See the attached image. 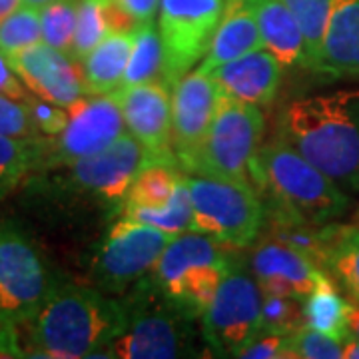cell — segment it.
<instances>
[{
	"mask_svg": "<svg viewBox=\"0 0 359 359\" xmlns=\"http://www.w3.org/2000/svg\"><path fill=\"white\" fill-rule=\"evenodd\" d=\"M252 186L262 196L266 214H280L311 226H327L349 208L337 182L283 138L257 148L252 160Z\"/></svg>",
	"mask_w": 359,
	"mask_h": 359,
	"instance_id": "3",
	"label": "cell"
},
{
	"mask_svg": "<svg viewBox=\"0 0 359 359\" xmlns=\"http://www.w3.org/2000/svg\"><path fill=\"white\" fill-rule=\"evenodd\" d=\"M156 162L166 160L150 152L132 134H122L108 148L66 166L65 184L74 192L90 194L98 202L122 210L136 176Z\"/></svg>",
	"mask_w": 359,
	"mask_h": 359,
	"instance_id": "13",
	"label": "cell"
},
{
	"mask_svg": "<svg viewBox=\"0 0 359 359\" xmlns=\"http://www.w3.org/2000/svg\"><path fill=\"white\" fill-rule=\"evenodd\" d=\"M184 182L192 200V231L240 250L256 242L266 224V205L250 182L188 174Z\"/></svg>",
	"mask_w": 359,
	"mask_h": 359,
	"instance_id": "5",
	"label": "cell"
},
{
	"mask_svg": "<svg viewBox=\"0 0 359 359\" xmlns=\"http://www.w3.org/2000/svg\"><path fill=\"white\" fill-rule=\"evenodd\" d=\"M252 269L262 295H287L297 299H306L325 273L309 257L269 236L256 245Z\"/></svg>",
	"mask_w": 359,
	"mask_h": 359,
	"instance_id": "17",
	"label": "cell"
},
{
	"mask_svg": "<svg viewBox=\"0 0 359 359\" xmlns=\"http://www.w3.org/2000/svg\"><path fill=\"white\" fill-rule=\"evenodd\" d=\"M30 94L46 102L70 108L86 96L80 65L68 54L39 42L30 48L4 56Z\"/></svg>",
	"mask_w": 359,
	"mask_h": 359,
	"instance_id": "14",
	"label": "cell"
},
{
	"mask_svg": "<svg viewBox=\"0 0 359 359\" xmlns=\"http://www.w3.org/2000/svg\"><path fill=\"white\" fill-rule=\"evenodd\" d=\"M321 269L330 273L347 294L359 302V228L327 226V250Z\"/></svg>",
	"mask_w": 359,
	"mask_h": 359,
	"instance_id": "23",
	"label": "cell"
},
{
	"mask_svg": "<svg viewBox=\"0 0 359 359\" xmlns=\"http://www.w3.org/2000/svg\"><path fill=\"white\" fill-rule=\"evenodd\" d=\"M108 32L110 30L104 18V0H78L76 28L68 56L80 65L88 56V52L102 42Z\"/></svg>",
	"mask_w": 359,
	"mask_h": 359,
	"instance_id": "30",
	"label": "cell"
},
{
	"mask_svg": "<svg viewBox=\"0 0 359 359\" xmlns=\"http://www.w3.org/2000/svg\"><path fill=\"white\" fill-rule=\"evenodd\" d=\"M124 330L108 346V358L170 359L192 355L196 320L170 299L156 280L142 278L122 299Z\"/></svg>",
	"mask_w": 359,
	"mask_h": 359,
	"instance_id": "4",
	"label": "cell"
},
{
	"mask_svg": "<svg viewBox=\"0 0 359 359\" xmlns=\"http://www.w3.org/2000/svg\"><path fill=\"white\" fill-rule=\"evenodd\" d=\"M347 327H349V334H353L359 337V302H349V308H347Z\"/></svg>",
	"mask_w": 359,
	"mask_h": 359,
	"instance_id": "41",
	"label": "cell"
},
{
	"mask_svg": "<svg viewBox=\"0 0 359 359\" xmlns=\"http://www.w3.org/2000/svg\"><path fill=\"white\" fill-rule=\"evenodd\" d=\"M257 25L262 46L271 52L283 68L306 66V40L294 13L283 0H259Z\"/></svg>",
	"mask_w": 359,
	"mask_h": 359,
	"instance_id": "21",
	"label": "cell"
},
{
	"mask_svg": "<svg viewBox=\"0 0 359 359\" xmlns=\"http://www.w3.org/2000/svg\"><path fill=\"white\" fill-rule=\"evenodd\" d=\"M42 42L40 8L20 4L0 22V52L13 54Z\"/></svg>",
	"mask_w": 359,
	"mask_h": 359,
	"instance_id": "32",
	"label": "cell"
},
{
	"mask_svg": "<svg viewBox=\"0 0 359 359\" xmlns=\"http://www.w3.org/2000/svg\"><path fill=\"white\" fill-rule=\"evenodd\" d=\"M114 92L130 134L158 158L178 164L172 148V88L154 80Z\"/></svg>",
	"mask_w": 359,
	"mask_h": 359,
	"instance_id": "15",
	"label": "cell"
},
{
	"mask_svg": "<svg viewBox=\"0 0 359 359\" xmlns=\"http://www.w3.org/2000/svg\"><path fill=\"white\" fill-rule=\"evenodd\" d=\"M262 134L264 114L259 106L219 92L204 142L182 168L188 174L218 176L252 184L250 170Z\"/></svg>",
	"mask_w": 359,
	"mask_h": 359,
	"instance_id": "7",
	"label": "cell"
},
{
	"mask_svg": "<svg viewBox=\"0 0 359 359\" xmlns=\"http://www.w3.org/2000/svg\"><path fill=\"white\" fill-rule=\"evenodd\" d=\"M52 2H56V0H22L25 6H34V8H42L46 4H52Z\"/></svg>",
	"mask_w": 359,
	"mask_h": 359,
	"instance_id": "44",
	"label": "cell"
},
{
	"mask_svg": "<svg viewBox=\"0 0 359 359\" xmlns=\"http://www.w3.org/2000/svg\"><path fill=\"white\" fill-rule=\"evenodd\" d=\"M20 4H22V0H0V22H2L8 14H13Z\"/></svg>",
	"mask_w": 359,
	"mask_h": 359,
	"instance_id": "43",
	"label": "cell"
},
{
	"mask_svg": "<svg viewBox=\"0 0 359 359\" xmlns=\"http://www.w3.org/2000/svg\"><path fill=\"white\" fill-rule=\"evenodd\" d=\"M26 102H28L32 118L36 122V128L40 130L42 136H54V134L62 132L66 124H68L70 114L62 106L46 102V100H42L39 96H30Z\"/></svg>",
	"mask_w": 359,
	"mask_h": 359,
	"instance_id": "37",
	"label": "cell"
},
{
	"mask_svg": "<svg viewBox=\"0 0 359 359\" xmlns=\"http://www.w3.org/2000/svg\"><path fill=\"white\" fill-rule=\"evenodd\" d=\"M68 114L70 118L62 132L40 138L36 174L70 166L86 156L108 148L122 134H126L116 92L86 94L68 108Z\"/></svg>",
	"mask_w": 359,
	"mask_h": 359,
	"instance_id": "8",
	"label": "cell"
},
{
	"mask_svg": "<svg viewBox=\"0 0 359 359\" xmlns=\"http://www.w3.org/2000/svg\"><path fill=\"white\" fill-rule=\"evenodd\" d=\"M231 252L204 233L184 231L164 248L152 268V278L170 299L200 318L238 259Z\"/></svg>",
	"mask_w": 359,
	"mask_h": 359,
	"instance_id": "6",
	"label": "cell"
},
{
	"mask_svg": "<svg viewBox=\"0 0 359 359\" xmlns=\"http://www.w3.org/2000/svg\"><path fill=\"white\" fill-rule=\"evenodd\" d=\"M0 136L36 138L42 136L28 108V102L0 94Z\"/></svg>",
	"mask_w": 359,
	"mask_h": 359,
	"instance_id": "35",
	"label": "cell"
},
{
	"mask_svg": "<svg viewBox=\"0 0 359 359\" xmlns=\"http://www.w3.org/2000/svg\"><path fill=\"white\" fill-rule=\"evenodd\" d=\"M262 290L240 259L224 278L218 294L200 316L212 355L240 358V351L262 327Z\"/></svg>",
	"mask_w": 359,
	"mask_h": 359,
	"instance_id": "9",
	"label": "cell"
},
{
	"mask_svg": "<svg viewBox=\"0 0 359 359\" xmlns=\"http://www.w3.org/2000/svg\"><path fill=\"white\" fill-rule=\"evenodd\" d=\"M0 355H22L18 347L16 325L0 313Z\"/></svg>",
	"mask_w": 359,
	"mask_h": 359,
	"instance_id": "40",
	"label": "cell"
},
{
	"mask_svg": "<svg viewBox=\"0 0 359 359\" xmlns=\"http://www.w3.org/2000/svg\"><path fill=\"white\" fill-rule=\"evenodd\" d=\"M280 132L330 178L359 188V90L292 100L283 108Z\"/></svg>",
	"mask_w": 359,
	"mask_h": 359,
	"instance_id": "1",
	"label": "cell"
},
{
	"mask_svg": "<svg viewBox=\"0 0 359 359\" xmlns=\"http://www.w3.org/2000/svg\"><path fill=\"white\" fill-rule=\"evenodd\" d=\"M287 8L294 13L302 34L306 40V68L313 72L320 58L325 25L330 18L334 0H283Z\"/></svg>",
	"mask_w": 359,
	"mask_h": 359,
	"instance_id": "29",
	"label": "cell"
},
{
	"mask_svg": "<svg viewBox=\"0 0 359 359\" xmlns=\"http://www.w3.org/2000/svg\"><path fill=\"white\" fill-rule=\"evenodd\" d=\"M122 216L136 219L140 224H148L152 228L178 236L184 231H192V200L188 194V186L184 182V174L172 200L158 208H144V205H122Z\"/></svg>",
	"mask_w": 359,
	"mask_h": 359,
	"instance_id": "25",
	"label": "cell"
},
{
	"mask_svg": "<svg viewBox=\"0 0 359 359\" xmlns=\"http://www.w3.org/2000/svg\"><path fill=\"white\" fill-rule=\"evenodd\" d=\"M122 302L98 287L76 283L52 285L39 313L32 318L34 355L54 359L98 358L124 330ZM108 355V351H106Z\"/></svg>",
	"mask_w": 359,
	"mask_h": 359,
	"instance_id": "2",
	"label": "cell"
},
{
	"mask_svg": "<svg viewBox=\"0 0 359 359\" xmlns=\"http://www.w3.org/2000/svg\"><path fill=\"white\" fill-rule=\"evenodd\" d=\"M290 359H341L344 349L341 341L332 335L311 330L308 325L295 330L287 335Z\"/></svg>",
	"mask_w": 359,
	"mask_h": 359,
	"instance_id": "34",
	"label": "cell"
},
{
	"mask_svg": "<svg viewBox=\"0 0 359 359\" xmlns=\"http://www.w3.org/2000/svg\"><path fill=\"white\" fill-rule=\"evenodd\" d=\"M164 70V50L160 30L154 20L142 22L134 30V46L130 54L128 66L120 86H136L144 82H154Z\"/></svg>",
	"mask_w": 359,
	"mask_h": 359,
	"instance_id": "26",
	"label": "cell"
},
{
	"mask_svg": "<svg viewBox=\"0 0 359 359\" xmlns=\"http://www.w3.org/2000/svg\"><path fill=\"white\" fill-rule=\"evenodd\" d=\"M180 180L182 174L176 170V164L170 162L150 164L136 176L126 194L124 204L144 205V208H158L168 204L178 188Z\"/></svg>",
	"mask_w": 359,
	"mask_h": 359,
	"instance_id": "28",
	"label": "cell"
},
{
	"mask_svg": "<svg viewBox=\"0 0 359 359\" xmlns=\"http://www.w3.org/2000/svg\"><path fill=\"white\" fill-rule=\"evenodd\" d=\"M0 94H6V96L16 98V100H22V102H26L30 98V94L22 86V80L11 68L8 60L4 58L2 52H0Z\"/></svg>",
	"mask_w": 359,
	"mask_h": 359,
	"instance_id": "38",
	"label": "cell"
},
{
	"mask_svg": "<svg viewBox=\"0 0 359 359\" xmlns=\"http://www.w3.org/2000/svg\"><path fill=\"white\" fill-rule=\"evenodd\" d=\"M160 2L162 0H116V4L128 16H132L138 25L154 20L156 11L160 8Z\"/></svg>",
	"mask_w": 359,
	"mask_h": 359,
	"instance_id": "39",
	"label": "cell"
},
{
	"mask_svg": "<svg viewBox=\"0 0 359 359\" xmlns=\"http://www.w3.org/2000/svg\"><path fill=\"white\" fill-rule=\"evenodd\" d=\"M174 236L126 216L106 231L94 256V282L104 294H124L148 276Z\"/></svg>",
	"mask_w": 359,
	"mask_h": 359,
	"instance_id": "10",
	"label": "cell"
},
{
	"mask_svg": "<svg viewBox=\"0 0 359 359\" xmlns=\"http://www.w3.org/2000/svg\"><path fill=\"white\" fill-rule=\"evenodd\" d=\"M39 250L13 222H0V313L8 321L30 323L50 292Z\"/></svg>",
	"mask_w": 359,
	"mask_h": 359,
	"instance_id": "12",
	"label": "cell"
},
{
	"mask_svg": "<svg viewBox=\"0 0 359 359\" xmlns=\"http://www.w3.org/2000/svg\"><path fill=\"white\" fill-rule=\"evenodd\" d=\"M341 349H344V359H359V337L349 334L341 341Z\"/></svg>",
	"mask_w": 359,
	"mask_h": 359,
	"instance_id": "42",
	"label": "cell"
},
{
	"mask_svg": "<svg viewBox=\"0 0 359 359\" xmlns=\"http://www.w3.org/2000/svg\"><path fill=\"white\" fill-rule=\"evenodd\" d=\"M78 0H56L40 8L42 42L56 50L70 54L76 28Z\"/></svg>",
	"mask_w": 359,
	"mask_h": 359,
	"instance_id": "31",
	"label": "cell"
},
{
	"mask_svg": "<svg viewBox=\"0 0 359 359\" xmlns=\"http://www.w3.org/2000/svg\"><path fill=\"white\" fill-rule=\"evenodd\" d=\"M282 72L283 66L271 52L257 48L214 68L210 76L222 94L256 106H266L280 90Z\"/></svg>",
	"mask_w": 359,
	"mask_h": 359,
	"instance_id": "18",
	"label": "cell"
},
{
	"mask_svg": "<svg viewBox=\"0 0 359 359\" xmlns=\"http://www.w3.org/2000/svg\"><path fill=\"white\" fill-rule=\"evenodd\" d=\"M287 335L259 327L256 335L248 341V346L240 351V358L245 359H290L287 351Z\"/></svg>",
	"mask_w": 359,
	"mask_h": 359,
	"instance_id": "36",
	"label": "cell"
},
{
	"mask_svg": "<svg viewBox=\"0 0 359 359\" xmlns=\"http://www.w3.org/2000/svg\"><path fill=\"white\" fill-rule=\"evenodd\" d=\"M316 74L330 80L359 78V0H334Z\"/></svg>",
	"mask_w": 359,
	"mask_h": 359,
	"instance_id": "19",
	"label": "cell"
},
{
	"mask_svg": "<svg viewBox=\"0 0 359 359\" xmlns=\"http://www.w3.org/2000/svg\"><path fill=\"white\" fill-rule=\"evenodd\" d=\"M134 46L132 32H108L80 62L86 94H110L120 88Z\"/></svg>",
	"mask_w": 359,
	"mask_h": 359,
	"instance_id": "22",
	"label": "cell"
},
{
	"mask_svg": "<svg viewBox=\"0 0 359 359\" xmlns=\"http://www.w3.org/2000/svg\"><path fill=\"white\" fill-rule=\"evenodd\" d=\"M347 308H349V302L339 295L330 276L323 273L318 285L313 287V292L304 299L306 325L311 330H318L321 334L332 335L337 341H344L349 335Z\"/></svg>",
	"mask_w": 359,
	"mask_h": 359,
	"instance_id": "24",
	"label": "cell"
},
{
	"mask_svg": "<svg viewBox=\"0 0 359 359\" xmlns=\"http://www.w3.org/2000/svg\"><path fill=\"white\" fill-rule=\"evenodd\" d=\"M218 94L212 76L198 68L172 86V148L180 166L200 150L214 118Z\"/></svg>",
	"mask_w": 359,
	"mask_h": 359,
	"instance_id": "16",
	"label": "cell"
},
{
	"mask_svg": "<svg viewBox=\"0 0 359 359\" xmlns=\"http://www.w3.org/2000/svg\"><path fill=\"white\" fill-rule=\"evenodd\" d=\"M40 138L0 136V200L30 174H36L40 162Z\"/></svg>",
	"mask_w": 359,
	"mask_h": 359,
	"instance_id": "27",
	"label": "cell"
},
{
	"mask_svg": "<svg viewBox=\"0 0 359 359\" xmlns=\"http://www.w3.org/2000/svg\"><path fill=\"white\" fill-rule=\"evenodd\" d=\"M226 0H162L158 30L164 50L162 78L172 88L202 62L218 28Z\"/></svg>",
	"mask_w": 359,
	"mask_h": 359,
	"instance_id": "11",
	"label": "cell"
},
{
	"mask_svg": "<svg viewBox=\"0 0 359 359\" xmlns=\"http://www.w3.org/2000/svg\"><path fill=\"white\" fill-rule=\"evenodd\" d=\"M306 325L304 299L287 295H264L262 299V327L292 334Z\"/></svg>",
	"mask_w": 359,
	"mask_h": 359,
	"instance_id": "33",
	"label": "cell"
},
{
	"mask_svg": "<svg viewBox=\"0 0 359 359\" xmlns=\"http://www.w3.org/2000/svg\"><path fill=\"white\" fill-rule=\"evenodd\" d=\"M257 2L259 0H226L214 39L202 58L198 70L210 74L214 68L236 60L248 52L262 46V34L257 25Z\"/></svg>",
	"mask_w": 359,
	"mask_h": 359,
	"instance_id": "20",
	"label": "cell"
}]
</instances>
